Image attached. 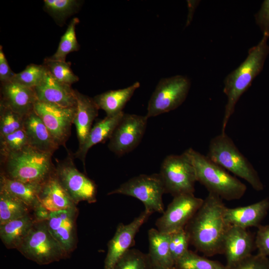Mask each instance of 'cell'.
I'll use <instances>...</instances> for the list:
<instances>
[{
  "mask_svg": "<svg viewBox=\"0 0 269 269\" xmlns=\"http://www.w3.org/2000/svg\"><path fill=\"white\" fill-rule=\"evenodd\" d=\"M226 208L223 199L209 193L184 228L190 244L207 257L223 254L224 239L230 227L224 218Z\"/></svg>",
  "mask_w": 269,
  "mask_h": 269,
  "instance_id": "cell-1",
  "label": "cell"
},
{
  "mask_svg": "<svg viewBox=\"0 0 269 269\" xmlns=\"http://www.w3.org/2000/svg\"><path fill=\"white\" fill-rule=\"evenodd\" d=\"M269 36L263 34L257 45L251 48L245 60L224 81L223 92L227 98L222 121V132L225 133L228 121L234 112L241 96L251 86L254 79L262 71L269 54L268 40Z\"/></svg>",
  "mask_w": 269,
  "mask_h": 269,
  "instance_id": "cell-2",
  "label": "cell"
},
{
  "mask_svg": "<svg viewBox=\"0 0 269 269\" xmlns=\"http://www.w3.org/2000/svg\"><path fill=\"white\" fill-rule=\"evenodd\" d=\"M52 155L28 145L19 151L1 156L0 173L13 180L42 185L55 173Z\"/></svg>",
  "mask_w": 269,
  "mask_h": 269,
  "instance_id": "cell-3",
  "label": "cell"
},
{
  "mask_svg": "<svg viewBox=\"0 0 269 269\" xmlns=\"http://www.w3.org/2000/svg\"><path fill=\"white\" fill-rule=\"evenodd\" d=\"M185 151L194 167L197 181L209 193L228 201L239 200L244 195L247 186L237 178L193 148H189Z\"/></svg>",
  "mask_w": 269,
  "mask_h": 269,
  "instance_id": "cell-4",
  "label": "cell"
},
{
  "mask_svg": "<svg viewBox=\"0 0 269 269\" xmlns=\"http://www.w3.org/2000/svg\"><path fill=\"white\" fill-rule=\"evenodd\" d=\"M206 156L215 163L246 181L255 190L264 189L258 172L226 133H221L211 139Z\"/></svg>",
  "mask_w": 269,
  "mask_h": 269,
  "instance_id": "cell-5",
  "label": "cell"
},
{
  "mask_svg": "<svg viewBox=\"0 0 269 269\" xmlns=\"http://www.w3.org/2000/svg\"><path fill=\"white\" fill-rule=\"evenodd\" d=\"M23 256L40 265L68 257L50 232L46 221H36L17 249Z\"/></svg>",
  "mask_w": 269,
  "mask_h": 269,
  "instance_id": "cell-6",
  "label": "cell"
},
{
  "mask_svg": "<svg viewBox=\"0 0 269 269\" xmlns=\"http://www.w3.org/2000/svg\"><path fill=\"white\" fill-rule=\"evenodd\" d=\"M159 173L165 193L173 197L194 193L197 181L196 171L185 151L179 155H167L161 163Z\"/></svg>",
  "mask_w": 269,
  "mask_h": 269,
  "instance_id": "cell-7",
  "label": "cell"
},
{
  "mask_svg": "<svg viewBox=\"0 0 269 269\" xmlns=\"http://www.w3.org/2000/svg\"><path fill=\"white\" fill-rule=\"evenodd\" d=\"M164 193L165 188L159 173H153L134 177L108 195L118 194L134 197L143 204L147 211L151 214H162L164 211L162 200Z\"/></svg>",
  "mask_w": 269,
  "mask_h": 269,
  "instance_id": "cell-8",
  "label": "cell"
},
{
  "mask_svg": "<svg viewBox=\"0 0 269 269\" xmlns=\"http://www.w3.org/2000/svg\"><path fill=\"white\" fill-rule=\"evenodd\" d=\"M190 86L185 76L161 78L148 101L145 116L149 118L177 109L186 99Z\"/></svg>",
  "mask_w": 269,
  "mask_h": 269,
  "instance_id": "cell-9",
  "label": "cell"
},
{
  "mask_svg": "<svg viewBox=\"0 0 269 269\" xmlns=\"http://www.w3.org/2000/svg\"><path fill=\"white\" fill-rule=\"evenodd\" d=\"M55 174L75 204L81 201L96 202V184L76 167L71 154H68L65 159L58 162Z\"/></svg>",
  "mask_w": 269,
  "mask_h": 269,
  "instance_id": "cell-10",
  "label": "cell"
},
{
  "mask_svg": "<svg viewBox=\"0 0 269 269\" xmlns=\"http://www.w3.org/2000/svg\"><path fill=\"white\" fill-rule=\"evenodd\" d=\"M203 201L204 199L195 196L194 193L173 197L166 210L156 221V229L166 234L184 229Z\"/></svg>",
  "mask_w": 269,
  "mask_h": 269,
  "instance_id": "cell-11",
  "label": "cell"
},
{
  "mask_svg": "<svg viewBox=\"0 0 269 269\" xmlns=\"http://www.w3.org/2000/svg\"><path fill=\"white\" fill-rule=\"evenodd\" d=\"M147 119L146 116L124 113L109 139V149L121 156L134 149L143 136Z\"/></svg>",
  "mask_w": 269,
  "mask_h": 269,
  "instance_id": "cell-12",
  "label": "cell"
},
{
  "mask_svg": "<svg viewBox=\"0 0 269 269\" xmlns=\"http://www.w3.org/2000/svg\"><path fill=\"white\" fill-rule=\"evenodd\" d=\"M34 111L59 145L65 146L70 135L76 106L63 107L37 101L34 105Z\"/></svg>",
  "mask_w": 269,
  "mask_h": 269,
  "instance_id": "cell-13",
  "label": "cell"
},
{
  "mask_svg": "<svg viewBox=\"0 0 269 269\" xmlns=\"http://www.w3.org/2000/svg\"><path fill=\"white\" fill-rule=\"evenodd\" d=\"M152 214L144 210L130 223H120L108 244L104 269H112L119 259L134 245V238L142 225Z\"/></svg>",
  "mask_w": 269,
  "mask_h": 269,
  "instance_id": "cell-14",
  "label": "cell"
},
{
  "mask_svg": "<svg viewBox=\"0 0 269 269\" xmlns=\"http://www.w3.org/2000/svg\"><path fill=\"white\" fill-rule=\"evenodd\" d=\"M76 207L50 212L46 220L49 230L69 256L76 244Z\"/></svg>",
  "mask_w": 269,
  "mask_h": 269,
  "instance_id": "cell-15",
  "label": "cell"
},
{
  "mask_svg": "<svg viewBox=\"0 0 269 269\" xmlns=\"http://www.w3.org/2000/svg\"><path fill=\"white\" fill-rule=\"evenodd\" d=\"M254 247L255 240L250 232L245 229L230 226L226 234L223 246L228 269H234L252 255Z\"/></svg>",
  "mask_w": 269,
  "mask_h": 269,
  "instance_id": "cell-16",
  "label": "cell"
},
{
  "mask_svg": "<svg viewBox=\"0 0 269 269\" xmlns=\"http://www.w3.org/2000/svg\"><path fill=\"white\" fill-rule=\"evenodd\" d=\"M34 89L38 101L63 107L76 106V91L70 85L57 80L47 69L42 81Z\"/></svg>",
  "mask_w": 269,
  "mask_h": 269,
  "instance_id": "cell-17",
  "label": "cell"
},
{
  "mask_svg": "<svg viewBox=\"0 0 269 269\" xmlns=\"http://www.w3.org/2000/svg\"><path fill=\"white\" fill-rule=\"evenodd\" d=\"M269 210V199L265 198L252 204L230 208L226 207L224 218L230 226L247 229L258 227Z\"/></svg>",
  "mask_w": 269,
  "mask_h": 269,
  "instance_id": "cell-18",
  "label": "cell"
},
{
  "mask_svg": "<svg viewBox=\"0 0 269 269\" xmlns=\"http://www.w3.org/2000/svg\"><path fill=\"white\" fill-rule=\"evenodd\" d=\"M0 103L25 116L34 110L37 101L34 88L10 81L2 83Z\"/></svg>",
  "mask_w": 269,
  "mask_h": 269,
  "instance_id": "cell-19",
  "label": "cell"
},
{
  "mask_svg": "<svg viewBox=\"0 0 269 269\" xmlns=\"http://www.w3.org/2000/svg\"><path fill=\"white\" fill-rule=\"evenodd\" d=\"M23 128L32 147L52 155L58 148L59 144L34 110L24 116Z\"/></svg>",
  "mask_w": 269,
  "mask_h": 269,
  "instance_id": "cell-20",
  "label": "cell"
},
{
  "mask_svg": "<svg viewBox=\"0 0 269 269\" xmlns=\"http://www.w3.org/2000/svg\"><path fill=\"white\" fill-rule=\"evenodd\" d=\"M124 114L122 112L114 116H106L97 122L92 127L84 143L79 146L73 157L80 159L85 166L86 156L89 149L96 144L110 139Z\"/></svg>",
  "mask_w": 269,
  "mask_h": 269,
  "instance_id": "cell-21",
  "label": "cell"
},
{
  "mask_svg": "<svg viewBox=\"0 0 269 269\" xmlns=\"http://www.w3.org/2000/svg\"><path fill=\"white\" fill-rule=\"evenodd\" d=\"M39 202L41 206L50 212L74 208L76 205L55 173L42 185Z\"/></svg>",
  "mask_w": 269,
  "mask_h": 269,
  "instance_id": "cell-22",
  "label": "cell"
},
{
  "mask_svg": "<svg viewBox=\"0 0 269 269\" xmlns=\"http://www.w3.org/2000/svg\"><path fill=\"white\" fill-rule=\"evenodd\" d=\"M76 111L73 124L75 125L79 146L82 145L87 137L92 123L98 115L99 108L93 98L76 91Z\"/></svg>",
  "mask_w": 269,
  "mask_h": 269,
  "instance_id": "cell-23",
  "label": "cell"
},
{
  "mask_svg": "<svg viewBox=\"0 0 269 269\" xmlns=\"http://www.w3.org/2000/svg\"><path fill=\"white\" fill-rule=\"evenodd\" d=\"M42 185L13 180L0 173V192L5 193L21 201L30 210H34L40 204L39 195Z\"/></svg>",
  "mask_w": 269,
  "mask_h": 269,
  "instance_id": "cell-24",
  "label": "cell"
},
{
  "mask_svg": "<svg viewBox=\"0 0 269 269\" xmlns=\"http://www.w3.org/2000/svg\"><path fill=\"white\" fill-rule=\"evenodd\" d=\"M139 86V82H136L127 88L97 95L93 100L99 109L105 112L106 116H114L123 112L126 104Z\"/></svg>",
  "mask_w": 269,
  "mask_h": 269,
  "instance_id": "cell-25",
  "label": "cell"
},
{
  "mask_svg": "<svg viewBox=\"0 0 269 269\" xmlns=\"http://www.w3.org/2000/svg\"><path fill=\"white\" fill-rule=\"evenodd\" d=\"M35 222L30 214L0 225V238L8 249H17Z\"/></svg>",
  "mask_w": 269,
  "mask_h": 269,
  "instance_id": "cell-26",
  "label": "cell"
},
{
  "mask_svg": "<svg viewBox=\"0 0 269 269\" xmlns=\"http://www.w3.org/2000/svg\"><path fill=\"white\" fill-rule=\"evenodd\" d=\"M149 250L148 254L153 266L172 268L175 263L169 249L170 234L163 233L157 229L148 231Z\"/></svg>",
  "mask_w": 269,
  "mask_h": 269,
  "instance_id": "cell-27",
  "label": "cell"
},
{
  "mask_svg": "<svg viewBox=\"0 0 269 269\" xmlns=\"http://www.w3.org/2000/svg\"><path fill=\"white\" fill-rule=\"evenodd\" d=\"M30 210L21 201L0 192V225L27 215Z\"/></svg>",
  "mask_w": 269,
  "mask_h": 269,
  "instance_id": "cell-28",
  "label": "cell"
},
{
  "mask_svg": "<svg viewBox=\"0 0 269 269\" xmlns=\"http://www.w3.org/2000/svg\"><path fill=\"white\" fill-rule=\"evenodd\" d=\"M148 254L136 249H130L117 262L112 269H153Z\"/></svg>",
  "mask_w": 269,
  "mask_h": 269,
  "instance_id": "cell-29",
  "label": "cell"
},
{
  "mask_svg": "<svg viewBox=\"0 0 269 269\" xmlns=\"http://www.w3.org/2000/svg\"><path fill=\"white\" fill-rule=\"evenodd\" d=\"M176 269H228L220 262L200 256L188 250L175 263Z\"/></svg>",
  "mask_w": 269,
  "mask_h": 269,
  "instance_id": "cell-30",
  "label": "cell"
},
{
  "mask_svg": "<svg viewBox=\"0 0 269 269\" xmlns=\"http://www.w3.org/2000/svg\"><path fill=\"white\" fill-rule=\"evenodd\" d=\"M79 20L78 18L72 19L65 33L61 37L56 52L49 58L58 61H66V56L70 52L79 49V45L76 36L75 28Z\"/></svg>",
  "mask_w": 269,
  "mask_h": 269,
  "instance_id": "cell-31",
  "label": "cell"
},
{
  "mask_svg": "<svg viewBox=\"0 0 269 269\" xmlns=\"http://www.w3.org/2000/svg\"><path fill=\"white\" fill-rule=\"evenodd\" d=\"M0 137L23 128L24 116L0 103Z\"/></svg>",
  "mask_w": 269,
  "mask_h": 269,
  "instance_id": "cell-32",
  "label": "cell"
},
{
  "mask_svg": "<svg viewBox=\"0 0 269 269\" xmlns=\"http://www.w3.org/2000/svg\"><path fill=\"white\" fill-rule=\"evenodd\" d=\"M44 66L51 74L58 81L70 85L79 80L72 71L70 64L66 61L54 60L47 58Z\"/></svg>",
  "mask_w": 269,
  "mask_h": 269,
  "instance_id": "cell-33",
  "label": "cell"
},
{
  "mask_svg": "<svg viewBox=\"0 0 269 269\" xmlns=\"http://www.w3.org/2000/svg\"><path fill=\"white\" fill-rule=\"evenodd\" d=\"M46 71L44 65L30 64L21 72L14 74L11 81L34 88L42 81Z\"/></svg>",
  "mask_w": 269,
  "mask_h": 269,
  "instance_id": "cell-34",
  "label": "cell"
},
{
  "mask_svg": "<svg viewBox=\"0 0 269 269\" xmlns=\"http://www.w3.org/2000/svg\"><path fill=\"white\" fill-rule=\"evenodd\" d=\"M0 156L19 151L29 145L23 128L0 137Z\"/></svg>",
  "mask_w": 269,
  "mask_h": 269,
  "instance_id": "cell-35",
  "label": "cell"
},
{
  "mask_svg": "<svg viewBox=\"0 0 269 269\" xmlns=\"http://www.w3.org/2000/svg\"><path fill=\"white\" fill-rule=\"evenodd\" d=\"M189 238L184 229L170 234L169 249L174 263L189 250Z\"/></svg>",
  "mask_w": 269,
  "mask_h": 269,
  "instance_id": "cell-36",
  "label": "cell"
},
{
  "mask_svg": "<svg viewBox=\"0 0 269 269\" xmlns=\"http://www.w3.org/2000/svg\"><path fill=\"white\" fill-rule=\"evenodd\" d=\"M44 7L51 14L58 18H63L72 13L79 6L75 0H44Z\"/></svg>",
  "mask_w": 269,
  "mask_h": 269,
  "instance_id": "cell-37",
  "label": "cell"
},
{
  "mask_svg": "<svg viewBox=\"0 0 269 269\" xmlns=\"http://www.w3.org/2000/svg\"><path fill=\"white\" fill-rule=\"evenodd\" d=\"M255 245L258 250V254L269 257V225H261L258 227Z\"/></svg>",
  "mask_w": 269,
  "mask_h": 269,
  "instance_id": "cell-38",
  "label": "cell"
},
{
  "mask_svg": "<svg viewBox=\"0 0 269 269\" xmlns=\"http://www.w3.org/2000/svg\"><path fill=\"white\" fill-rule=\"evenodd\" d=\"M233 269H269V259L259 254L251 255Z\"/></svg>",
  "mask_w": 269,
  "mask_h": 269,
  "instance_id": "cell-39",
  "label": "cell"
},
{
  "mask_svg": "<svg viewBox=\"0 0 269 269\" xmlns=\"http://www.w3.org/2000/svg\"><path fill=\"white\" fill-rule=\"evenodd\" d=\"M255 21L263 34L269 36V0H265L255 15Z\"/></svg>",
  "mask_w": 269,
  "mask_h": 269,
  "instance_id": "cell-40",
  "label": "cell"
},
{
  "mask_svg": "<svg viewBox=\"0 0 269 269\" xmlns=\"http://www.w3.org/2000/svg\"><path fill=\"white\" fill-rule=\"evenodd\" d=\"M15 73L11 70L4 54L2 46L0 47V80L2 83L11 81Z\"/></svg>",
  "mask_w": 269,
  "mask_h": 269,
  "instance_id": "cell-41",
  "label": "cell"
},
{
  "mask_svg": "<svg viewBox=\"0 0 269 269\" xmlns=\"http://www.w3.org/2000/svg\"><path fill=\"white\" fill-rule=\"evenodd\" d=\"M196 1L187 0L189 6V12L186 22V25H188V23L191 21V19L192 18V16L194 11V9H195V7L196 6L198 3Z\"/></svg>",
  "mask_w": 269,
  "mask_h": 269,
  "instance_id": "cell-42",
  "label": "cell"
},
{
  "mask_svg": "<svg viewBox=\"0 0 269 269\" xmlns=\"http://www.w3.org/2000/svg\"><path fill=\"white\" fill-rule=\"evenodd\" d=\"M153 269H176L175 267L172 268H165L160 266H153Z\"/></svg>",
  "mask_w": 269,
  "mask_h": 269,
  "instance_id": "cell-43",
  "label": "cell"
}]
</instances>
